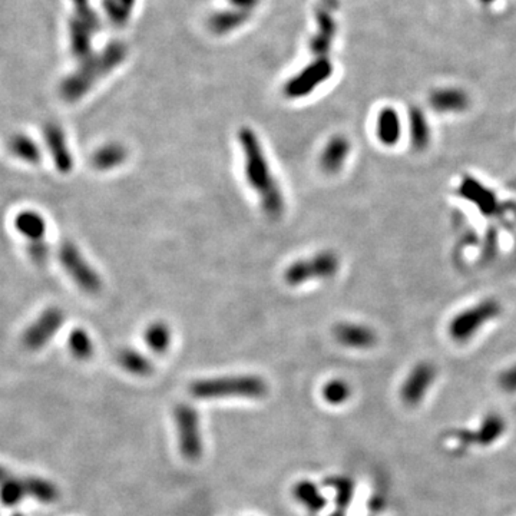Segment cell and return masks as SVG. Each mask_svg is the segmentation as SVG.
I'll list each match as a JSON object with an SVG mask.
<instances>
[{
	"instance_id": "cell-10",
	"label": "cell",
	"mask_w": 516,
	"mask_h": 516,
	"mask_svg": "<svg viewBox=\"0 0 516 516\" xmlns=\"http://www.w3.org/2000/svg\"><path fill=\"white\" fill-rule=\"evenodd\" d=\"M436 367L429 363V362H420L417 363L406 376L402 389L400 396L402 400L407 406H417L423 398L427 395L429 389L432 387L435 379H436Z\"/></svg>"
},
{
	"instance_id": "cell-1",
	"label": "cell",
	"mask_w": 516,
	"mask_h": 516,
	"mask_svg": "<svg viewBox=\"0 0 516 516\" xmlns=\"http://www.w3.org/2000/svg\"><path fill=\"white\" fill-rule=\"evenodd\" d=\"M238 144L244 156V174L247 183L257 194L263 212L271 220L280 219L284 212L285 202L260 140L251 128L244 126L238 131Z\"/></svg>"
},
{
	"instance_id": "cell-14",
	"label": "cell",
	"mask_w": 516,
	"mask_h": 516,
	"mask_svg": "<svg viewBox=\"0 0 516 516\" xmlns=\"http://www.w3.org/2000/svg\"><path fill=\"white\" fill-rule=\"evenodd\" d=\"M352 151L350 141L343 135L331 137L320 154V168L326 174H337L346 164Z\"/></svg>"
},
{
	"instance_id": "cell-26",
	"label": "cell",
	"mask_w": 516,
	"mask_h": 516,
	"mask_svg": "<svg viewBox=\"0 0 516 516\" xmlns=\"http://www.w3.org/2000/svg\"><path fill=\"white\" fill-rule=\"evenodd\" d=\"M352 396V387L346 380L334 379L324 384L323 387V398L328 405L338 406L346 403Z\"/></svg>"
},
{
	"instance_id": "cell-5",
	"label": "cell",
	"mask_w": 516,
	"mask_h": 516,
	"mask_svg": "<svg viewBox=\"0 0 516 516\" xmlns=\"http://www.w3.org/2000/svg\"><path fill=\"white\" fill-rule=\"evenodd\" d=\"M502 314V306L495 298L478 301L463 312L457 313L449 323V334L453 340L463 343L475 337L478 331L488 323L496 320Z\"/></svg>"
},
{
	"instance_id": "cell-21",
	"label": "cell",
	"mask_w": 516,
	"mask_h": 516,
	"mask_svg": "<svg viewBox=\"0 0 516 516\" xmlns=\"http://www.w3.org/2000/svg\"><path fill=\"white\" fill-rule=\"evenodd\" d=\"M16 230L30 241L45 240L47 221L36 211H22L16 215L15 220Z\"/></svg>"
},
{
	"instance_id": "cell-6",
	"label": "cell",
	"mask_w": 516,
	"mask_h": 516,
	"mask_svg": "<svg viewBox=\"0 0 516 516\" xmlns=\"http://www.w3.org/2000/svg\"><path fill=\"white\" fill-rule=\"evenodd\" d=\"M58 257L66 274L83 293L98 294L102 290V280L98 271L72 241H63L61 244Z\"/></svg>"
},
{
	"instance_id": "cell-16",
	"label": "cell",
	"mask_w": 516,
	"mask_h": 516,
	"mask_svg": "<svg viewBox=\"0 0 516 516\" xmlns=\"http://www.w3.org/2000/svg\"><path fill=\"white\" fill-rule=\"evenodd\" d=\"M457 194L472 204H475L486 215L493 214L496 209V195L475 178H463L457 188Z\"/></svg>"
},
{
	"instance_id": "cell-24",
	"label": "cell",
	"mask_w": 516,
	"mask_h": 516,
	"mask_svg": "<svg viewBox=\"0 0 516 516\" xmlns=\"http://www.w3.org/2000/svg\"><path fill=\"white\" fill-rule=\"evenodd\" d=\"M9 151L19 159L27 162V164H33L37 165L42 161V154L40 149L37 147V144L30 140L27 135L23 134H16L9 140Z\"/></svg>"
},
{
	"instance_id": "cell-27",
	"label": "cell",
	"mask_w": 516,
	"mask_h": 516,
	"mask_svg": "<svg viewBox=\"0 0 516 516\" xmlns=\"http://www.w3.org/2000/svg\"><path fill=\"white\" fill-rule=\"evenodd\" d=\"M294 496L298 502L307 506L310 510H320L326 503V499L320 495L316 485L307 481H303L295 485Z\"/></svg>"
},
{
	"instance_id": "cell-13",
	"label": "cell",
	"mask_w": 516,
	"mask_h": 516,
	"mask_svg": "<svg viewBox=\"0 0 516 516\" xmlns=\"http://www.w3.org/2000/svg\"><path fill=\"white\" fill-rule=\"evenodd\" d=\"M227 9L214 15L209 20V26L215 33H224L242 25L251 15L258 0H227Z\"/></svg>"
},
{
	"instance_id": "cell-31",
	"label": "cell",
	"mask_w": 516,
	"mask_h": 516,
	"mask_svg": "<svg viewBox=\"0 0 516 516\" xmlns=\"http://www.w3.org/2000/svg\"><path fill=\"white\" fill-rule=\"evenodd\" d=\"M498 383L503 392L516 393V363L499 374Z\"/></svg>"
},
{
	"instance_id": "cell-2",
	"label": "cell",
	"mask_w": 516,
	"mask_h": 516,
	"mask_svg": "<svg viewBox=\"0 0 516 516\" xmlns=\"http://www.w3.org/2000/svg\"><path fill=\"white\" fill-rule=\"evenodd\" d=\"M125 56L123 45H111L99 56L80 62L76 72L69 75L61 85V97L66 102H75L90 92L92 86L111 70H113Z\"/></svg>"
},
{
	"instance_id": "cell-22",
	"label": "cell",
	"mask_w": 516,
	"mask_h": 516,
	"mask_svg": "<svg viewBox=\"0 0 516 516\" xmlns=\"http://www.w3.org/2000/svg\"><path fill=\"white\" fill-rule=\"evenodd\" d=\"M144 340L147 343V346L154 353L162 355L171 346V340H172L171 328L164 321H154V323H151L145 328V331H144Z\"/></svg>"
},
{
	"instance_id": "cell-29",
	"label": "cell",
	"mask_w": 516,
	"mask_h": 516,
	"mask_svg": "<svg viewBox=\"0 0 516 516\" xmlns=\"http://www.w3.org/2000/svg\"><path fill=\"white\" fill-rule=\"evenodd\" d=\"M135 0H105V11L113 25L123 26L131 15Z\"/></svg>"
},
{
	"instance_id": "cell-15",
	"label": "cell",
	"mask_w": 516,
	"mask_h": 516,
	"mask_svg": "<svg viewBox=\"0 0 516 516\" xmlns=\"http://www.w3.org/2000/svg\"><path fill=\"white\" fill-rule=\"evenodd\" d=\"M429 105L439 113H459L469 108V95L459 88H439L429 95Z\"/></svg>"
},
{
	"instance_id": "cell-19",
	"label": "cell",
	"mask_w": 516,
	"mask_h": 516,
	"mask_svg": "<svg viewBox=\"0 0 516 516\" xmlns=\"http://www.w3.org/2000/svg\"><path fill=\"white\" fill-rule=\"evenodd\" d=\"M409 122V138L410 144L416 151H424L432 138V131H430V125L423 113V111L417 106H412L407 115Z\"/></svg>"
},
{
	"instance_id": "cell-12",
	"label": "cell",
	"mask_w": 516,
	"mask_h": 516,
	"mask_svg": "<svg viewBox=\"0 0 516 516\" xmlns=\"http://www.w3.org/2000/svg\"><path fill=\"white\" fill-rule=\"evenodd\" d=\"M43 138H45L56 169L61 174H69L73 168V155L68 147L62 128L55 122L47 123L43 126Z\"/></svg>"
},
{
	"instance_id": "cell-28",
	"label": "cell",
	"mask_w": 516,
	"mask_h": 516,
	"mask_svg": "<svg viewBox=\"0 0 516 516\" xmlns=\"http://www.w3.org/2000/svg\"><path fill=\"white\" fill-rule=\"evenodd\" d=\"M503 430H505L503 420L496 414H491L484 420L482 427L477 434L475 439L482 445H491L503 434Z\"/></svg>"
},
{
	"instance_id": "cell-30",
	"label": "cell",
	"mask_w": 516,
	"mask_h": 516,
	"mask_svg": "<svg viewBox=\"0 0 516 516\" xmlns=\"http://www.w3.org/2000/svg\"><path fill=\"white\" fill-rule=\"evenodd\" d=\"M49 245L45 240L30 241L27 245V254L36 266H45L49 260Z\"/></svg>"
},
{
	"instance_id": "cell-33",
	"label": "cell",
	"mask_w": 516,
	"mask_h": 516,
	"mask_svg": "<svg viewBox=\"0 0 516 516\" xmlns=\"http://www.w3.org/2000/svg\"><path fill=\"white\" fill-rule=\"evenodd\" d=\"M323 2L328 9H336L337 8V0H323Z\"/></svg>"
},
{
	"instance_id": "cell-20",
	"label": "cell",
	"mask_w": 516,
	"mask_h": 516,
	"mask_svg": "<svg viewBox=\"0 0 516 516\" xmlns=\"http://www.w3.org/2000/svg\"><path fill=\"white\" fill-rule=\"evenodd\" d=\"M128 158L126 148L119 142H108L99 147L91 156V164L98 171H111L121 166Z\"/></svg>"
},
{
	"instance_id": "cell-17",
	"label": "cell",
	"mask_w": 516,
	"mask_h": 516,
	"mask_svg": "<svg viewBox=\"0 0 516 516\" xmlns=\"http://www.w3.org/2000/svg\"><path fill=\"white\" fill-rule=\"evenodd\" d=\"M376 135L381 145L395 147L400 141L402 123L399 112L395 108H383L376 121Z\"/></svg>"
},
{
	"instance_id": "cell-4",
	"label": "cell",
	"mask_w": 516,
	"mask_h": 516,
	"mask_svg": "<svg viewBox=\"0 0 516 516\" xmlns=\"http://www.w3.org/2000/svg\"><path fill=\"white\" fill-rule=\"evenodd\" d=\"M340 270V257L330 250L319 251L309 258L297 260L284 270V281L297 287L309 281L330 280Z\"/></svg>"
},
{
	"instance_id": "cell-34",
	"label": "cell",
	"mask_w": 516,
	"mask_h": 516,
	"mask_svg": "<svg viewBox=\"0 0 516 516\" xmlns=\"http://www.w3.org/2000/svg\"><path fill=\"white\" fill-rule=\"evenodd\" d=\"M479 2L482 4V5H492V4H495L496 2V0H479Z\"/></svg>"
},
{
	"instance_id": "cell-18",
	"label": "cell",
	"mask_w": 516,
	"mask_h": 516,
	"mask_svg": "<svg viewBox=\"0 0 516 516\" xmlns=\"http://www.w3.org/2000/svg\"><path fill=\"white\" fill-rule=\"evenodd\" d=\"M336 35V23L330 12L326 9L317 11V32L310 40V48L319 58H327L331 42Z\"/></svg>"
},
{
	"instance_id": "cell-11",
	"label": "cell",
	"mask_w": 516,
	"mask_h": 516,
	"mask_svg": "<svg viewBox=\"0 0 516 516\" xmlns=\"http://www.w3.org/2000/svg\"><path fill=\"white\" fill-rule=\"evenodd\" d=\"M333 336L341 346L356 350L371 349L377 343L376 331L360 323H338L333 328Z\"/></svg>"
},
{
	"instance_id": "cell-8",
	"label": "cell",
	"mask_w": 516,
	"mask_h": 516,
	"mask_svg": "<svg viewBox=\"0 0 516 516\" xmlns=\"http://www.w3.org/2000/svg\"><path fill=\"white\" fill-rule=\"evenodd\" d=\"M176 422L183 456H185L188 460L199 459L202 455V439L197 410L192 406L180 405L176 409Z\"/></svg>"
},
{
	"instance_id": "cell-25",
	"label": "cell",
	"mask_w": 516,
	"mask_h": 516,
	"mask_svg": "<svg viewBox=\"0 0 516 516\" xmlns=\"http://www.w3.org/2000/svg\"><path fill=\"white\" fill-rule=\"evenodd\" d=\"M68 348L72 356L78 360H88L94 355V341L88 331L73 328L68 337Z\"/></svg>"
},
{
	"instance_id": "cell-7",
	"label": "cell",
	"mask_w": 516,
	"mask_h": 516,
	"mask_svg": "<svg viewBox=\"0 0 516 516\" xmlns=\"http://www.w3.org/2000/svg\"><path fill=\"white\" fill-rule=\"evenodd\" d=\"M333 75V65L327 58H317L300 73L293 76L283 88L288 99H301L312 95L316 88L323 85Z\"/></svg>"
},
{
	"instance_id": "cell-9",
	"label": "cell",
	"mask_w": 516,
	"mask_h": 516,
	"mask_svg": "<svg viewBox=\"0 0 516 516\" xmlns=\"http://www.w3.org/2000/svg\"><path fill=\"white\" fill-rule=\"evenodd\" d=\"M65 323V313L58 307L43 312L23 333V344L29 350H40L54 338Z\"/></svg>"
},
{
	"instance_id": "cell-23",
	"label": "cell",
	"mask_w": 516,
	"mask_h": 516,
	"mask_svg": "<svg viewBox=\"0 0 516 516\" xmlns=\"http://www.w3.org/2000/svg\"><path fill=\"white\" fill-rule=\"evenodd\" d=\"M118 363L123 370L135 376H148L154 369L151 360L134 349H122L118 353Z\"/></svg>"
},
{
	"instance_id": "cell-32",
	"label": "cell",
	"mask_w": 516,
	"mask_h": 516,
	"mask_svg": "<svg viewBox=\"0 0 516 516\" xmlns=\"http://www.w3.org/2000/svg\"><path fill=\"white\" fill-rule=\"evenodd\" d=\"M22 496H23V489L15 482L5 485L4 491H2V499L5 503H16Z\"/></svg>"
},
{
	"instance_id": "cell-3",
	"label": "cell",
	"mask_w": 516,
	"mask_h": 516,
	"mask_svg": "<svg viewBox=\"0 0 516 516\" xmlns=\"http://www.w3.org/2000/svg\"><path fill=\"white\" fill-rule=\"evenodd\" d=\"M267 381L260 376L238 374L214 377L194 381L190 386V393L197 399H262L267 395Z\"/></svg>"
}]
</instances>
